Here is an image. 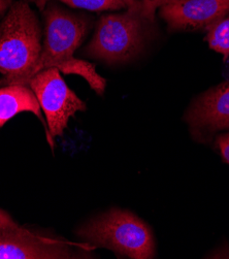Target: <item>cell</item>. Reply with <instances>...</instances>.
<instances>
[{
    "mask_svg": "<svg viewBox=\"0 0 229 259\" xmlns=\"http://www.w3.org/2000/svg\"><path fill=\"white\" fill-rule=\"evenodd\" d=\"M216 146L223 160L229 164V133L218 136L216 139Z\"/></svg>",
    "mask_w": 229,
    "mask_h": 259,
    "instance_id": "4fadbf2b",
    "label": "cell"
},
{
    "mask_svg": "<svg viewBox=\"0 0 229 259\" xmlns=\"http://www.w3.org/2000/svg\"><path fill=\"white\" fill-rule=\"evenodd\" d=\"M229 14V0H174L159 9L170 31L208 29Z\"/></svg>",
    "mask_w": 229,
    "mask_h": 259,
    "instance_id": "ba28073f",
    "label": "cell"
},
{
    "mask_svg": "<svg viewBox=\"0 0 229 259\" xmlns=\"http://www.w3.org/2000/svg\"><path fill=\"white\" fill-rule=\"evenodd\" d=\"M78 236L92 248H106L121 257L151 259L156 256L150 226L126 210L112 209L91 219L79 229Z\"/></svg>",
    "mask_w": 229,
    "mask_h": 259,
    "instance_id": "3957f363",
    "label": "cell"
},
{
    "mask_svg": "<svg viewBox=\"0 0 229 259\" xmlns=\"http://www.w3.org/2000/svg\"><path fill=\"white\" fill-rule=\"evenodd\" d=\"M184 119L198 141L229 131V81L199 94L191 102Z\"/></svg>",
    "mask_w": 229,
    "mask_h": 259,
    "instance_id": "8992f818",
    "label": "cell"
},
{
    "mask_svg": "<svg viewBox=\"0 0 229 259\" xmlns=\"http://www.w3.org/2000/svg\"><path fill=\"white\" fill-rule=\"evenodd\" d=\"M28 86L34 92L45 116L49 137L53 147L52 137L62 136L68 121L78 112L86 111L85 102L65 83L57 68H47L37 72Z\"/></svg>",
    "mask_w": 229,
    "mask_h": 259,
    "instance_id": "5b68a950",
    "label": "cell"
},
{
    "mask_svg": "<svg viewBox=\"0 0 229 259\" xmlns=\"http://www.w3.org/2000/svg\"><path fill=\"white\" fill-rule=\"evenodd\" d=\"M41 30L26 0H16L0 23V85L28 86L38 72Z\"/></svg>",
    "mask_w": 229,
    "mask_h": 259,
    "instance_id": "6da1fadb",
    "label": "cell"
},
{
    "mask_svg": "<svg viewBox=\"0 0 229 259\" xmlns=\"http://www.w3.org/2000/svg\"><path fill=\"white\" fill-rule=\"evenodd\" d=\"M26 2L35 4L39 10H44L45 5L50 0H26ZM59 2L75 9H83L90 12H105L127 10L138 0H59Z\"/></svg>",
    "mask_w": 229,
    "mask_h": 259,
    "instance_id": "30bf717a",
    "label": "cell"
},
{
    "mask_svg": "<svg viewBox=\"0 0 229 259\" xmlns=\"http://www.w3.org/2000/svg\"><path fill=\"white\" fill-rule=\"evenodd\" d=\"M228 60H229V59H228Z\"/></svg>",
    "mask_w": 229,
    "mask_h": 259,
    "instance_id": "2e32d148",
    "label": "cell"
},
{
    "mask_svg": "<svg viewBox=\"0 0 229 259\" xmlns=\"http://www.w3.org/2000/svg\"><path fill=\"white\" fill-rule=\"evenodd\" d=\"M44 39L38 72L54 67L64 74L80 75L97 94L103 95L107 80L96 71L94 64L73 57L87 34V22L56 6H51L44 11Z\"/></svg>",
    "mask_w": 229,
    "mask_h": 259,
    "instance_id": "7a4b0ae2",
    "label": "cell"
},
{
    "mask_svg": "<svg viewBox=\"0 0 229 259\" xmlns=\"http://www.w3.org/2000/svg\"><path fill=\"white\" fill-rule=\"evenodd\" d=\"M15 0H0V18L10 9Z\"/></svg>",
    "mask_w": 229,
    "mask_h": 259,
    "instance_id": "9a60e30c",
    "label": "cell"
},
{
    "mask_svg": "<svg viewBox=\"0 0 229 259\" xmlns=\"http://www.w3.org/2000/svg\"><path fill=\"white\" fill-rule=\"evenodd\" d=\"M206 39L210 48L229 59V14L207 29Z\"/></svg>",
    "mask_w": 229,
    "mask_h": 259,
    "instance_id": "8fae6325",
    "label": "cell"
},
{
    "mask_svg": "<svg viewBox=\"0 0 229 259\" xmlns=\"http://www.w3.org/2000/svg\"><path fill=\"white\" fill-rule=\"evenodd\" d=\"M24 112L34 114L45 128L49 137L48 125L41 114L39 102L29 86L7 85L0 88V127Z\"/></svg>",
    "mask_w": 229,
    "mask_h": 259,
    "instance_id": "9c48e42d",
    "label": "cell"
},
{
    "mask_svg": "<svg viewBox=\"0 0 229 259\" xmlns=\"http://www.w3.org/2000/svg\"><path fill=\"white\" fill-rule=\"evenodd\" d=\"M172 2L174 0H138L135 7L147 21L153 23L155 21L156 10Z\"/></svg>",
    "mask_w": 229,
    "mask_h": 259,
    "instance_id": "7c38bea8",
    "label": "cell"
},
{
    "mask_svg": "<svg viewBox=\"0 0 229 259\" xmlns=\"http://www.w3.org/2000/svg\"><path fill=\"white\" fill-rule=\"evenodd\" d=\"M136 4V3H135ZM135 4L121 14L101 17L85 53L95 59L114 64L128 61L140 53L150 24Z\"/></svg>",
    "mask_w": 229,
    "mask_h": 259,
    "instance_id": "277c9868",
    "label": "cell"
},
{
    "mask_svg": "<svg viewBox=\"0 0 229 259\" xmlns=\"http://www.w3.org/2000/svg\"><path fill=\"white\" fill-rule=\"evenodd\" d=\"M19 225L13 220V218L4 210L0 209V230L17 228Z\"/></svg>",
    "mask_w": 229,
    "mask_h": 259,
    "instance_id": "5bb4252c",
    "label": "cell"
},
{
    "mask_svg": "<svg viewBox=\"0 0 229 259\" xmlns=\"http://www.w3.org/2000/svg\"><path fill=\"white\" fill-rule=\"evenodd\" d=\"M75 244L49 239L17 227L0 230V259H67L81 256Z\"/></svg>",
    "mask_w": 229,
    "mask_h": 259,
    "instance_id": "52a82bcc",
    "label": "cell"
}]
</instances>
